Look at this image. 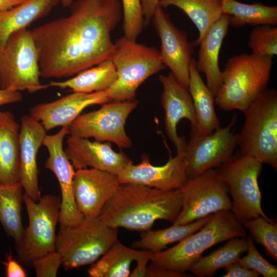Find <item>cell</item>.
<instances>
[{
    "label": "cell",
    "instance_id": "28",
    "mask_svg": "<svg viewBox=\"0 0 277 277\" xmlns=\"http://www.w3.org/2000/svg\"><path fill=\"white\" fill-rule=\"evenodd\" d=\"M214 214L198 219L192 223L175 225L160 230H149L142 232L139 240L133 242L132 247L134 249L149 251L152 254L159 253L169 244L180 242L195 232L212 217Z\"/></svg>",
    "mask_w": 277,
    "mask_h": 277
},
{
    "label": "cell",
    "instance_id": "45",
    "mask_svg": "<svg viewBox=\"0 0 277 277\" xmlns=\"http://www.w3.org/2000/svg\"><path fill=\"white\" fill-rule=\"evenodd\" d=\"M74 0H59L64 7H69L73 4Z\"/></svg>",
    "mask_w": 277,
    "mask_h": 277
},
{
    "label": "cell",
    "instance_id": "2",
    "mask_svg": "<svg viewBox=\"0 0 277 277\" xmlns=\"http://www.w3.org/2000/svg\"><path fill=\"white\" fill-rule=\"evenodd\" d=\"M182 207L180 189L164 191L141 185L121 184L99 217L109 227L144 232L159 220L173 222Z\"/></svg>",
    "mask_w": 277,
    "mask_h": 277
},
{
    "label": "cell",
    "instance_id": "23",
    "mask_svg": "<svg viewBox=\"0 0 277 277\" xmlns=\"http://www.w3.org/2000/svg\"><path fill=\"white\" fill-rule=\"evenodd\" d=\"M20 125L12 112L0 111V184L19 183Z\"/></svg>",
    "mask_w": 277,
    "mask_h": 277
},
{
    "label": "cell",
    "instance_id": "5",
    "mask_svg": "<svg viewBox=\"0 0 277 277\" xmlns=\"http://www.w3.org/2000/svg\"><path fill=\"white\" fill-rule=\"evenodd\" d=\"M111 58L116 70L117 79L107 90L110 101L135 100L137 88L148 78L164 70L160 50L124 36L117 39Z\"/></svg>",
    "mask_w": 277,
    "mask_h": 277
},
{
    "label": "cell",
    "instance_id": "10",
    "mask_svg": "<svg viewBox=\"0 0 277 277\" xmlns=\"http://www.w3.org/2000/svg\"><path fill=\"white\" fill-rule=\"evenodd\" d=\"M38 56L30 30L13 33L0 51L2 89L34 93L47 88L40 82Z\"/></svg>",
    "mask_w": 277,
    "mask_h": 277
},
{
    "label": "cell",
    "instance_id": "6",
    "mask_svg": "<svg viewBox=\"0 0 277 277\" xmlns=\"http://www.w3.org/2000/svg\"><path fill=\"white\" fill-rule=\"evenodd\" d=\"M245 121L238 134L242 154L277 168V92L266 89L243 111Z\"/></svg>",
    "mask_w": 277,
    "mask_h": 277
},
{
    "label": "cell",
    "instance_id": "14",
    "mask_svg": "<svg viewBox=\"0 0 277 277\" xmlns=\"http://www.w3.org/2000/svg\"><path fill=\"white\" fill-rule=\"evenodd\" d=\"M67 134H69V127H63L56 133L46 134L42 145L49 153L45 167L54 174L61 189L58 222L61 226L76 225L84 218L74 198L73 181L75 171L63 149V141Z\"/></svg>",
    "mask_w": 277,
    "mask_h": 277
},
{
    "label": "cell",
    "instance_id": "19",
    "mask_svg": "<svg viewBox=\"0 0 277 277\" xmlns=\"http://www.w3.org/2000/svg\"><path fill=\"white\" fill-rule=\"evenodd\" d=\"M65 152L76 170L91 168L118 175L132 161L124 152H116L110 142L91 141L70 135Z\"/></svg>",
    "mask_w": 277,
    "mask_h": 277
},
{
    "label": "cell",
    "instance_id": "20",
    "mask_svg": "<svg viewBox=\"0 0 277 277\" xmlns=\"http://www.w3.org/2000/svg\"><path fill=\"white\" fill-rule=\"evenodd\" d=\"M110 102L106 91L92 93L73 92L50 102L35 105L29 115L40 122L47 131L57 127H69L87 107Z\"/></svg>",
    "mask_w": 277,
    "mask_h": 277
},
{
    "label": "cell",
    "instance_id": "33",
    "mask_svg": "<svg viewBox=\"0 0 277 277\" xmlns=\"http://www.w3.org/2000/svg\"><path fill=\"white\" fill-rule=\"evenodd\" d=\"M242 225L253 241L262 246L267 255L277 261V223L261 215L250 219Z\"/></svg>",
    "mask_w": 277,
    "mask_h": 277
},
{
    "label": "cell",
    "instance_id": "16",
    "mask_svg": "<svg viewBox=\"0 0 277 277\" xmlns=\"http://www.w3.org/2000/svg\"><path fill=\"white\" fill-rule=\"evenodd\" d=\"M184 148L176 151L163 166H153L147 155L137 165L133 162L117 175L120 184L132 183L164 191L181 189L187 181Z\"/></svg>",
    "mask_w": 277,
    "mask_h": 277
},
{
    "label": "cell",
    "instance_id": "39",
    "mask_svg": "<svg viewBox=\"0 0 277 277\" xmlns=\"http://www.w3.org/2000/svg\"><path fill=\"white\" fill-rule=\"evenodd\" d=\"M222 277H258L260 274L253 270L245 268L238 261L226 267Z\"/></svg>",
    "mask_w": 277,
    "mask_h": 277
},
{
    "label": "cell",
    "instance_id": "15",
    "mask_svg": "<svg viewBox=\"0 0 277 277\" xmlns=\"http://www.w3.org/2000/svg\"><path fill=\"white\" fill-rule=\"evenodd\" d=\"M161 41L160 53L166 67L177 82L188 89L189 67L194 46L187 33L177 28L163 8L158 6L152 19Z\"/></svg>",
    "mask_w": 277,
    "mask_h": 277
},
{
    "label": "cell",
    "instance_id": "24",
    "mask_svg": "<svg viewBox=\"0 0 277 277\" xmlns=\"http://www.w3.org/2000/svg\"><path fill=\"white\" fill-rule=\"evenodd\" d=\"M59 2V0H26L0 12V51L13 33L48 15Z\"/></svg>",
    "mask_w": 277,
    "mask_h": 277
},
{
    "label": "cell",
    "instance_id": "36",
    "mask_svg": "<svg viewBox=\"0 0 277 277\" xmlns=\"http://www.w3.org/2000/svg\"><path fill=\"white\" fill-rule=\"evenodd\" d=\"M247 238V253L243 258H240L238 262L245 268L255 271L264 277H276V266L271 264L261 255L250 235Z\"/></svg>",
    "mask_w": 277,
    "mask_h": 277
},
{
    "label": "cell",
    "instance_id": "8",
    "mask_svg": "<svg viewBox=\"0 0 277 277\" xmlns=\"http://www.w3.org/2000/svg\"><path fill=\"white\" fill-rule=\"evenodd\" d=\"M263 163L248 154H240L215 169L231 196V211L242 225L261 215L269 218L261 207L258 178Z\"/></svg>",
    "mask_w": 277,
    "mask_h": 277
},
{
    "label": "cell",
    "instance_id": "26",
    "mask_svg": "<svg viewBox=\"0 0 277 277\" xmlns=\"http://www.w3.org/2000/svg\"><path fill=\"white\" fill-rule=\"evenodd\" d=\"M116 68L111 59H107L63 81H51L47 88L69 89L72 92L92 93L106 91L116 81Z\"/></svg>",
    "mask_w": 277,
    "mask_h": 277
},
{
    "label": "cell",
    "instance_id": "9",
    "mask_svg": "<svg viewBox=\"0 0 277 277\" xmlns=\"http://www.w3.org/2000/svg\"><path fill=\"white\" fill-rule=\"evenodd\" d=\"M29 219L28 227L20 244L15 247L18 261L33 268L34 262L49 253L55 252V230L58 222L61 199L47 194L35 202L23 194Z\"/></svg>",
    "mask_w": 277,
    "mask_h": 277
},
{
    "label": "cell",
    "instance_id": "37",
    "mask_svg": "<svg viewBox=\"0 0 277 277\" xmlns=\"http://www.w3.org/2000/svg\"><path fill=\"white\" fill-rule=\"evenodd\" d=\"M61 265L62 258L55 251L36 260L33 268L37 277H55Z\"/></svg>",
    "mask_w": 277,
    "mask_h": 277
},
{
    "label": "cell",
    "instance_id": "41",
    "mask_svg": "<svg viewBox=\"0 0 277 277\" xmlns=\"http://www.w3.org/2000/svg\"><path fill=\"white\" fill-rule=\"evenodd\" d=\"M147 277H180L177 274L150 262L147 266Z\"/></svg>",
    "mask_w": 277,
    "mask_h": 277
},
{
    "label": "cell",
    "instance_id": "32",
    "mask_svg": "<svg viewBox=\"0 0 277 277\" xmlns=\"http://www.w3.org/2000/svg\"><path fill=\"white\" fill-rule=\"evenodd\" d=\"M23 189L20 183L0 184V223L14 240L15 247L20 244L25 231L21 216Z\"/></svg>",
    "mask_w": 277,
    "mask_h": 277
},
{
    "label": "cell",
    "instance_id": "35",
    "mask_svg": "<svg viewBox=\"0 0 277 277\" xmlns=\"http://www.w3.org/2000/svg\"><path fill=\"white\" fill-rule=\"evenodd\" d=\"M124 36L136 41L144 28L141 0H122Z\"/></svg>",
    "mask_w": 277,
    "mask_h": 277
},
{
    "label": "cell",
    "instance_id": "7",
    "mask_svg": "<svg viewBox=\"0 0 277 277\" xmlns=\"http://www.w3.org/2000/svg\"><path fill=\"white\" fill-rule=\"evenodd\" d=\"M118 240L117 228L99 217H84L76 225L60 226L55 247L67 270L94 263Z\"/></svg>",
    "mask_w": 277,
    "mask_h": 277
},
{
    "label": "cell",
    "instance_id": "1",
    "mask_svg": "<svg viewBox=\"0 0 277 277\" xmlns=\"http://www.w3.org/2000/svg\"><path fill=\"white\" fill-rule=\"evenodd\" d=\"M70 14L30 30L41 77H68L111 58V33L122 18L117 0H76Z\"/></svg>",
    "mask_w": 277,
    "mask_h": 277
},
{
    "label": "cell",
    "instance_id": "42",
    "mask_svg": "<svg viewBox=\"0 0 277 277\" xmlns=\"http://www.w3.org/2000/svg\"><path fill=\"white\" fill-rule=\"evenodd\" d=\"M152 254V253L149 252L146 255L136 260V267L134 270L130 272L129 276H146L148 263L150 261Z\"/></svg>",
    "mask_w": 277,
    "mask_h": 277
},
{
    "label": "cell",
    "instance_id": "46",
    "mask_svg": "<svg viewBox=\"0 0 277 277\" xmlns=\"http://www.w3.org/2000/svg\"><path fill=\"white\" fill-rule=\"evenodd\" d=\"M1 87V78H0V88Z\"/></svg>",
    "mask_w": 277,
    "mask_h": 277
},
{
    "label": "cell",
    "instance_id": "30",
    "mask_svg": "<svg viewBox=\"0 0 277 277\" xmlns=\"http://www.w3.org/2000/svg\"><path fill=\"white\" fill-rule=\"evenodd\" d=\"M227 241L218 249L199 258L190 266L188 271L198 277H209L214 275L219 269L238 261L247 251V238L235 237Z\"/></svg>",
    "mask_w": 277,
    "mask_h": 277
},
{
    "label": "cell",
    "instance_id": "21",
    "mask_svg": "<svg viewBox=\"0 0 277 277\" xmlns=\"http://www.w3.org/2000/svg\"><path fill=\"white\" fill-rule=\"evenodd\" d=\"M47 131L29 114L21 118L19 143V183L25 193L35 202L41 197L36 157Z\"/></svg>",
    "mask_w": 277,
    "mask_h": 277
},
{
    "label": "cell",
    "instance_id": "43",
    "mask_svg": "<svg viewBox=\"0 0 277 277\" xmlns=\"http://www.w3.org/2000/svg\"><path fill=\"white\" fill-rule=\"evenodd\" d=\"M23 100V95L19 91L0 88V106L8 104L18 103Z\"/></svg>",
    "mask_w": 277,
    "mask_h": 277
},
{
    "label": "cell",
    "instance_id": "25",
    "mask_svg": "<svg viewBox=\"0 0 277 277\" xmlns=\"http://www.w3.org/2000/svg\"><path fill=\"white\" fill-rule=\"evenodd\" d=\"M192 58L189 67L188 90L191 96L195 112L197 132L202 135L212 133L220 127L214 108L215 96L203 82Z\"/></svg>",
    "mask_w": 277,
    "mask_h": 277
},
{
    "label": "cell",
    "instance_id": "44",
    "mask_svg": "<svg viewBox=\"0 0 277 277\" xmlns=\"http://www.w3.org/2000/svg\"><path fill=\"white\" fill-rule=\"evenodd\" d=\"M26 0H0V12L11 9Z\"/></svg>",
    "mask_w": 277,
    "mask_h": 277
},
{
    "label": "cell",
    "instance_id": "38",
    "mask_svg": "<svg viewBox=\"0 0 277 277\" xmlns=\"http://www.w3.org/2000/svg\"><path fill=\"white\" fill-rule=\"evenodd\" d=\"M7 260L2 262L5 266L6 276L7 277H26L27 276L24 269L19 262L12 257L10 251L6 256Z\"/></svg>",
    "mask_w": 277,
    "mask_h": 277
},
{
    "label": "cell",
    "instance_id": "17",
    "mask_svg": "<svg viewBox=\"0 0 277 277\" xmlns=\"http://www.w3.org/2000/svg\"><path fill=\"white\" fill-rule=\"evenodd\" d=\"M120 185L114 173L91 168L76 170L73 186L79 211L84 217H99Z\"/></svg>",
    "mask_w": 277,
    "mask_h": 277
},
{
    "label": "cell",
    "instance_id": "22",
    "mask_svg": "<svg viewBox=\"0 0 277 277\" xmlns=\"http://www.w3.org/2000/svg\"><path fill=\"white\" fill-rule=\"evenodd\" d=\"M230 15L223 13L210 27L199 46L195 66L198 72L205 74L206 85L215 96L222 85V71L219 64L220 51L226 36Z\"/></svg>",
    "mask_w": 277,
    "mask_h": 277
},
{
    "label": "cell",
    "instance_id": "3",
    "mask_svg": "<svg viewBox=\"0 0 277 277\" xmlns=\"http://www.w3.org/2000/svg\"><path fill=\"white\" fill-rule=\"evenodd\" d=\"M246 235L245 228L231 210L221 211L214 213L206 225L175 246L152 254L150 261L180 277L190 276L186 272L207 249L230 239Z\"/></svg>",
    "mask_w": 277,
    "mask_h": 277
},
{
    "label": "cell",
    "instance_id": "31",
    "mask_svg": "<svg viewBox=\"0 0 277 277\" xmlns=\"http://www.w3.org/2000/svg\"><path fill=\"white\" fill-rule=\"evenodd\" d=\"M223 13L230 15L229 26L239 28L246 25L253 26L277 25V7L261 3L248 4L236 0H221Z\"/></svg>",
    "mask_w": 277,
    "mask_h": 277
},
{
    "label": "cell",
    "instance_id": "29",
    "mask_svg": "<svg viewBox=\"0 0 277 277\" xmlns=\"http://www.w3.org/2000/svg\"><path fill=\"white\" fill-rule=\"evenodd\" d=\"M162 8L175 6L182 10L199 31L197 38L193 42L199 46L210 27L222 16L221 0H160Z\"/></svg>",
    "mask_w": 277,
    "mask_h": 277
},
{
    "label": "cell",
    "instance_id": "4",
    "mask_svg": "<svg viewBox=\"0 0 277 277\" xmlns=\"http://www.w3.org/2000/svg\"><path fill=\"white\" fill-rule=\"evenodd\" d=\"M273 57L242 53L230 57L222 71V85L215 102L225 111L243 112L267 89Z\"/></svg>",
    "mask_w": 277,
    "mask_h": 277
},
{
    "label": "cell",
    "instance_id": "13",
    "mask_svg": "<svg viewBox=\"0 0 277 277\" xmlns=\"http://www.w3.org/2000/svg\"><path fill=\"white\" fill-rule=\"evenodd\" d=\"M235 122L234 116L227 126L220 127L209 134L191 132L184 151L188 179L231 160L238 145V134L231 130Z\"/></svg>",
    "mask_w": 277,
    "mask_h": 277
},
{
    "label": "cell",
    "instance_id": "11",
    "mask_svg": "<svg viewBox=\"0 0 277 277\" xmlns=\"http://www.w3.org/2000/svg\"><path fill=\"white\" fill-rule=\"evenodd\" d=\"M180 190L182 207L173 225H185L221 211L231 210L229 194L215 169L188 179Z\"/></svg>",
    "mask_w": 277,
    "mask_h": 277
},
{
    "label": "cell",
    "instance_id": "18",
    "mask_svg": "<svg viewBox=\"0 0 277 277\" xmlns=\"http://www.w3.org/2000/svg\"><path fill=\"white\" fill-rule=\"evenodd\" d=\"M159 80L163 87L161 104L165 111V128L168 138L176 151L185 148L184 136H178L177 126L182 119L191 124V132H197V123L192 100L187 89L181 85L174 76L161 74Z\"/></svg>",
    "mask_w": 277,
    "mask_h": 277
},
{
    "label": "cell",
    "instance_id": "12",
    "mask_svg": "<svg viewBox=\"0 0 277 277\" xmlns=\"http://www.w3.org/2000/svg\"><path fill=\"white\" fill-rule=\"evenodd\" d=\"M138 101H112L102 104L98 109L79 115L69 127L70 135L99 142L113 143L121 149L131 147L132 142L125 125Z\"/></svg>",
    "mask_w": 277,
    "mask_h": 277
},
{
    "label": "cell",
    "instance_id": "40",
    "mask_svg": "<svg viewBox=\"0 0 277 277\" xmlns=\"http://www.w3.org/2000/svg\"><path fill=\"white\" fill-rule=\"evenodd\" d=\"M160 0H141L144 17V28L147 27L152 22L154 14Z\"/></svg>",
    "mask_w": 277,
    "mask_h": 277
},
{
    "label": "cell",
    "instance_id": "27",
    "mask_svg": "<svg viewBox=\"0 0 277 277\" xmlns=\"http://www.w3.org/2000/svg\"><path fill=\"white\" fill-rule=\"evenodd\" d=\"M149 251L129 248L118 240L88 270L90 277H128L133 261Z\"/></svg>",
    "mask_w": 277,
    "mask_h": 277
},
{
    "label": "cell",
    "instance_id": "34",
    "mask_svg": "<svg viewBox=\"0 0 277 277\" xmlns=\"http://www.w3.org/2000/svg\"><path fill=\"white\" fill-rule=\"evenodd\" d=\"M248 46L252 53L273 57L277 54V27L272 25L255 26L251 31Z\"/></svg>",
    "mask_w": 277,
    "mask_h": 277
}]
</instances>
